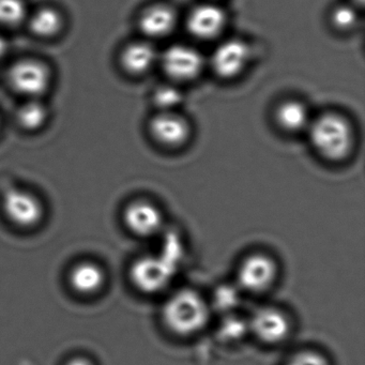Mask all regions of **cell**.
<instances>
[{
	"label": "cell",
	"mask_w": 365,
	"mask_h": 365,
	"mask_svg": "<svg viewBox=\"0 0 365 365\" xmlns=\"http://www.w3.org/2000/svg\"><path fill=\"white\" fill-rule=\"evenodd\" d=\"M31 29L36 36L51 38L56 36L63 26L61 14L54 8L44 7L31 16Z\"/></svg>",
	"instance_id": "cell-17"
},
{
	"label": "cell",
	"mask_w": 365,
	"mask_h": 365,
	"mask_svg": "<svg viewBox=\"0 0 365 365\" xmlns=\"http://www.w3.org/2000/svg\"><path fill=\"white\" fill-rule=\"evenodd\" d=\"M161 254H149L138 258L130 268L132 284L144 294H157L170 285L177 272L180 249L165 247Z\"/></svg>",
	"instance_id": "cell-3"
},
{
	"label": "cell",
	"mask_w": 365,
	"mask_h": 365,
	"mask_svg": "<svg viewBox=\"0 0 365 365\" xmlns=\"http://www.w3.org/2000/svg\"><path fill=\"white\" fill-rule=\"evenodd\" d=\"M250 48L241 40L232 39L220 44L211 57V67L217 76L232 78L247 67Z\"/></svg>",
	"instance_id": "cell-10"
},
{
	"label": "cell",
	"mask_w": 365,
	"mask_h": 365,
	"mask_svg": "<svg viewBox=\"0 0 365 365\" xmlns=\"http://www.w3.org/2000/svg\"><path fill=\"white\" fill-rule=\"evenodd\" d=\"M356 1H358V3H363V0H356Z\"/></svg>",
	"instance_id": "cell-26"
},
{
	"label": "cell",
	"mask_w": 365,
	"mask_h": 365,
	"mask_svg": "<svg viewBox=\"0 0 365 365\" xmlns=\"http://www.w3.org/2000/svg\"><path fill=\"white\" fill-rule=\"evenodd\" d=\"M46 119H48V110L40 102H27L18 112V123L23 129L29 131H36L43 127Z\"/></svg>",
	"instance_id": "cell-18"
},
{
	"label": "cell",
	"mask_w": 365,
	"mask_h": 365,
	"mask_svg": "<svg viewBox=\"0 0 365 365\" xmlns=\"http://www.w3.org/2000/svg\"><path fill=\"white\" fill-rule=\"evenodd\" d=\"M238 292L232 288H221L215 297V303L220 309H230L238 303Z\"/></svg>",
	"instance_id": "cell-23"
},
{
	"label": "cell",
	"mask_w": 365,
	"mask_h": 365,
	"mask_svg": "<svg viewBox=\"0 0 365 365\" xmlns=\"http://www.w3.org/2000/svg\"><path fill=\"white\" fill-rule=\"evenodd\" d=\"M123 222L132 234L142 238L155 236L163 227V213L149 200L130 202L123 211Z\"/></svg>",
	"instance_id": "cell-7"
},
{
	"label": "cell",
	"mask_w": 365,
	"mask_h": 365,
	"mask_svg": "<svg viewBox=\"0 0 365 365\" xmlns=\"http://www.w3.org/2000/svg\"><path fill=\"white\" fill-rule=\"evenodd\" d=\"M289 318L277 307H264L252 316L249 329L259 341L266 344L283 341L290 332Z\"/></svg>",
	"instance_id": "cell-8"
},
{
	"label": "cell",
	"mask_w": 365,
	"mask_h": 365,
	"mask_svg": "<svg viewBox=\"0 0 365 365\" xmlns=\"http://www.w3.org/2000/svg\"><path fill=\"white\" fill-rule=\"evenodd\" d=\"M3 208L7 219L21 228L35 227L43 219L41 200L24 190H9L4 197Z\"/></svg>",
	"instance_id": "cell-6"
},
{
	"label": "cell",
	"mask_w": 365,
	"mask_h": 365,
	"mask_svg": "<svg viewBox=\"0 0 365 365\" xmlns=\"http://www.w3.org/2000/svg\"><path fill=\"white\" fill-rule=\"evenodd\" d=\"M66 365H93L89 359L84 358V356H76L72 358L71 360L68 361Z\"/></svg>",
	"instance_id": "cell-24"
},
{
	"label": "cell",
	"mask_w": 365,
	"mask_h": 365,
	"mask_svg": "<svg viewBox=\"0 0 365 365\" xmlns=\"http://www.w3.org/2000/svg\"><path fill=\"white\" fill-rule=\"evenodd\" d=\"M162 67L170 78L177 81L193 80L202 69V55L187 46H173L162 55Z\"/></svg>",
	"instance_id": "cell-9"
},
{
	"label": "cell",
	"mask_w": 365,
	"mask_h": 365,
	"mask_svg": "<svg viewBox=\"0 0 365 365\" xmlns=\"http://www.w3.org/2000/svg\"><path fill=\"white\" fill-rule=\"evenodd\" d=\"M356 11L347 5L335 8L332 12V22L337 29H348L356 23Z\"/></svg>",
	"instance_id": "cell-21"
},
{
	"label": "cell",
	"mask_w": 365,
	"mask_h": 365,
	"mask_svg": "<svg viewBox=\"0 0 365 365\" xmlns=\"http://www.w3.org/2000/svg\"><path fill=\"white\" fill-rule=\"evenodd\" d=\"M7 53V43L3 37H0V58Z\"/></svg>",
	"instance_id": "cell-25"
},
{
	"label": "cell",
	"mask_w": 365,
	"mask_h": 365,
	"mask_svg": "<svg viewBox=\"0 0 365 365\" xmlns=\"http://www.w3.org/2000/svg\"><path fill=\"white\" fill-rule=\"evenodd\" d=\"M27 16L24 0H0V25L16 27L22 24Z\"/></svg>",
	"instance_id": "cell-19"
},
{
	"label": "cell",
	"mask_w": 365,
	"mask_h": 365,
	"mask_svg": "<svg viewBox=\"0 0 365 365\" xmlns=\"http://www.w3.org/2000/svg\"><path fill=\"white\" fill-rule=\"evenodd\" d=\"M275 118L282 129L288 132H300L309 128V113L304 104L298 101H286L277 108Z\"/></svg>",
	"instance_id": "cell-16"
},
{
	"label": "cell",
	"mask_w": 365,
	"mask_h": 365,
	"mask_svg": "<svg viewBox=\"0 0 365 365\" xmlns=\"http://www.w3.org/2000/svg\"><path fill=\"white\" fill-rule=\"evenodd\" d=\"M151 135L162 146L176 148L190 138V125L182 117L172 112H162L150 121Z\"/></svg>",
	"instance_id": "cell-11"
},
{
	"label": "cell",
	"mask_w": 365,
	"mask_h": 365,
	"mask_svg": "<svg viewBox=\"0 0 365 365\" xmlns=\"http://www.w3.org/2000/svg\"><path fill=\"white\" fill-rule=\"evenodd\" d=\"M309 140L318 155L328 161H341L349 155L354 135L349 123L336 114H324L311 121Z\"/></svg>",
	"instance_id": "cell-2"
},
{
	"label": "cell",
	"mask_w": 365,
	"mask_h": 365,
	"mask_svg": "<svg viewBox=\"0 0 365 365\" xmlns=\"http://www.w3.org/2000/svg\"><path fill=\"white\" fill-rule=\"evenodd\" d=\"M176 16L165 6L149 8L140 19V29L145 35L151 38L164 37L174 29Z\"/></svg>",
	"instance_id": "cell-14"
},
{
	"label": "cell",
	"mask_w": 365,
	"mask_h": 365,
	"mask_svg": "<svg viewBox=\"0 0 365 365\" xmlns=\"http://www.w3.org/2000/svg\"><path fill=\"white\" fill-rule=\"evenodd\" d=\"M287 365H328L326 358L313 350H304L294 354Z\"/></svg>",
	"instance_id": "cell-22"
},
{
	"label": "cell",
	"mask_w": 365,
	"mask_h": 365,
	"mask_svg": "<svg viewBox=\"0 0 365 365\" xmlns=\"http://www.w3.org/2000/svg\"><path fill=\"white\" fill-rule=\"evenodd\" d=\"M9 82L16 93L27 97H39L50 87V70L35 59H24L10 68Z\"/></svg>",
	"instance_id": "cell-5"
},
{
	"label": "cell",
	"mask_w": 365,
	"mask_h": 365,
	"mask_svg": "<svg viewBox=\"0 0 365 365\" xmlns=\"http://www.w3.org/2000/svg\"><path fill=\"white\" fill-rule=\"evenodd\" d=\"M210 307L204 297L194 289L183 288L164 303L162 320L170 332L190 336L200 332L208 324Z\"/></svg>",
	"instance_id": "cell-1"
},
{
	"label": "cell",
	"mask_w": 365,
	"mask_h": 365,
	"mask_svg": "<svg viewBox=\"0 0 365 365\" xmlns=\"http://www.w3.org/2000/svg\"><path fill=\"white\" fill-rule=\"evenodd\" d=\"M277 272V264L272 257L264 253H254L241 262L237 279L245 292L262 294L274 284Z\"/></svg>",
	"instance_id": "cell-4"
},
{
	"label": "cell",
	"mask_w": 365,
	"mask_h": 365,
	"mask_svg": "<svg viewBox=\"0 0 365 365\" xmlns=\"http://www.w3.org/2000/svg\"><path fill=\"white\" fill-rule=\"evenodd\" d=\"M153 101L162 112H172L182 101V95L175 87L163 86L155 91Z\"/></svg>",
	"instance_id": "cell-20"
},
{
	"label": "cell",
	"mask_w": 365,
	"mask_h": 365,
	"mask_svg": "<svg viewBox=\"0 0 365 365\" xmlns=\"http://www.w3.org/2000/svg\"><path fill=\"white\" fill-rule=\"evenodd\" d=\"M226 16L221 8L211 4L198 6L187 18V29L200 39L217 37L225 26Z\"/></svg>",
	"instance_id": "cell-12"
},
{
	"label": "cell",
	"mask_w": 365,
	"mask_h": 365,
	"mask_svg": "<svg viewBox=\"0 0 365 365\" xmlns=\"http://www.w3.org/2000/svg\"><path fill=\"white\" fill-rule=\"evenodd\" d=\"M157 61V52L153 46L146 42H134L129 44L121 53L120 63L123 69L131 74L145 73Z\"/></svg>",
	"instance_id": "cell-15"
},
{
	"label": "cell",
	"mask_w": 365,
	"mask_h": 365,
	"mask_svg": "<svg viewBox=\"0 0 365 365\" xmlns=\"http://www.w3.org/2000/svg\"><path fill=\"white\" fill-rule=\"evenodd\" d=\"M106 279L103 268L88 260L78 262L72 267L69 273V284L72 289L84 296L100 292L106 284Z\"/></svg>",
	"instance_id": "cell-13"
}]
</instances>
